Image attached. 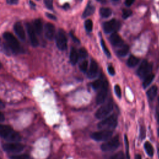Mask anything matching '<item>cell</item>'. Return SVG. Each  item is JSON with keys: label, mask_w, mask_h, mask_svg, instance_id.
I'll return each mask as SVG.
<instances>
[{"label": "cell", "mask_w": 159, "mask_h": 159, "mask_svg": "<svg viewBox=\"0 0 159 159\" xmlns=\"http://www.w3.org/2000/svg\"><path fill=\"white\" fill-rule=\"evenodd\" d=\"M113 1H118V0H113Z\"/></svg>", "instance_id": "f5cc1de1"}, {"label": "cell", "mask_w": 159, "mask_h": 159, "mask_svg": "<svg viewBox=\"0 0 159 159\" xmlns=\"http://www.w3.org/2000/svg\"><path fill=\"white\" fill-rule=\"evenodd\" d=\"M114 91H115V93L116 94V96H117L119 98H121V96H122L121 89V87H120L119 85H118V84H116V85H115Z\"/></svg>", "instance_id": "e575fe53"}, {"label": "cell", "mask_w": 159, "mask_h": 159, "mask_svg": "<svg viewBox=\"0 0 159 159\" xmlns=\"http://www.w3.org/2000/svg\"><path fill=\"white\" fill-rule=\"evenodd\" d=\"M113 109V105L111 102H109L99 108L95 113V117L98 119H104L110 114Z\"/></svg>", "instance_id": "8992f818"}, {"label": "cell", "mask_w": 159, "mask_h": 159, "mask_svg": "<svg viewBox=\"0 0 159 159\" xmlns=\"http://www.w3.org/2000/svg\"><path fill=\"white\" fill-rule=\"evenodd\" d=\"M26 29L28 34V36H29L30 42L32 44V45L34 47H37L39 45V41L37 38L36 37V31H35L33 26L31 25L29 23L26 24Z\"/></svg>", "instance_id": "7c38bea8"}, {"label": "cell", "mask_w": 159, "mask_h": 159, "mask_svg": "<svg viewBox=\"0 0 159 159\" xmlns=\"http://www.w3.org/2000/svg\"><path fill=\"white\" fill-rule=\"evenodd\" d=\"M158 121H159V116H158Z\"/></svg>", "instance_id": "db71d44e"}, {"label": "cell", "mask_w": 159, "mask_h": 159, "mask_svg": "<svg viewBox=\"0 0 159 159\" xmlns=\"http://www.w3.org/2000/svg\"><path fill=\"white\" fill-rule=\"evenodd\" d=\"M79 55L80 58L82 59H84L86 58L87 55H88V52L86 51V50L84 48H81L79 51Z\"/></svg>", "instance_id": "d6a6232c"}, {"label": "cell", "mask_w": 159, "mask_h": 159, "mask_svg": "<svg viewBox=\"0 0 159 159\" xmlns=\"http://www.w3.org/2000/svg\"><path fill=\"white\" fill-rule=\"evenodd\" d=\"M135 159H142V157L140 154H137L135 156Z\"/></svg>", "instance_id": "ee69618b"}, {"label": "cell", "mask_w": 159, "mask_h": 159, "mask_svg": "<svg viewBox=\"0 0 159 159\" xmlns=\"http://www.w3.org/2000/svg\"><path fill=\"white\" fill-rule=\"evenodd\" d=\"M157 91H158L157 86L155 85L152 86L149 88V90L147 91V96L149 97V98L150 99V100H154V99L157 96Z\"/></svg>", "instance_id": "ffe728a7"}, {"label": "cell", "mask_w": 159, "mask_h": 159, "mask_svg": "<svg viewBox=\"0 0 159 159\" xmlns=\"http://www.w3.org/2000/svg\"><path fill=\"white\" fill-rule=\"evenodd\" d=\"M111 130H101V131L93 132L91 135V137L96 141H105L109 139L112 135Z\"/></svg>", "instance_id": "9c48e42d"}, {"label": "cell", "mask_w": 159, "mask_h": 159, "mask_svg": "<svg viewBox=\"0 0 159 159\" xmlns=\"http://www.w3.org/2000/svg\"><path fill=\"white\" fill-rule=\"evenodd\" d=\"M132 14V12L130 10L124 9L122 10V16L123 17V19H127V18H128L129 17L131 16Z\"/></svg>", "instance_id": "1f68e13d"}, {"label": "cell", "mask_w": 159, "mask_h": 159, "mask_svg": "<svg viewBox=\"0 0 159 159\" xmlns=\"http://www.w3.org/2000/svg\"><path fill=\"white\" fill-rule=\"evenodd\" d=\"M11 159H33L28 154H21V155H12L11 157Z\"/></svg>", "instance_id": "484cf974"}, {"label": "cell", "mask_w": 159, "mask_h": 159, "mask_svg": "<svg viewBox=\"0 0 159 159\" xmlns=\"http://www.w3.org/2000/svg\"><path fill=\"white\" fill-rule=\"evenodd\" d=\"M103 27L106 33H114L120 29L121 23L117 20L112 19L104 23Z\"/></svg>", "instance_id": "ba28073f"}, {"label": "cell", "mask_w": 159, "mask_h": 159, "mask_svg": "<svg viewBox=\"0 0 159 159\" xmlns=\"http://www.w3.org/2000/svg\"><path fill=\"white\" fill-rule=\"evenodd\" d=\"M117 117L115 114H112L105 118L98 123V128L101 130H111L114 129L118 124Z\"/></svg>", "instance_id": "3957f363"}, {"label": "cell", "mask_w": 159, "mask_h": 159, "mask_svg": "<svg viewBox=\"0 0 159 159\" xmlns=\"http://www.w3.org/2000/svg\"><path fill=\"white\" fill-rule=\"evenodd\" d=\"M5 118L4 114L1 112H0V122H3L5 121Z\"/></svg>", "instance_id": "b9f144b4"}, {"label": "cell", "mask_w": 159, "mask_h": 159, "mask_svg": "<svg viewBox=\"0 0 159 159\" xmlns=\"http://www.w3.org/2000/svg\"><path fill=\"white\" fill-rule=\"evenodd\" d=\"M3 149L5 151H6L7 152L18 153L24 150V146L22 144H20L18 142H10L3 144Z\"/></svg>", "instance_id": "52a82bcc"}, {"label": "cell", "mask_w": 159, "mask_h": 159, "mask_svg": "<svg viewBox=\"0 0 159 159\" xmlns=\"http://www.w3.org/2000/svg\"><path fill=\"white\" fill-rule=\"evenodd\" d=\"M110 41L111 44L116 47H121L124 44L122 39L116 33H112L110 36Z\"/></svg>", "instance_id": "2e32d148"}, {"label": "cell", "mask_w": 159, "mask_h": 159, "mask_svg": "<svg viewBox=\"0 0 159 159\" xmlns=\"http://www.w3.org/2000/svg\"><path fill=\"white\" fill-rule=\"evenodd\" d=\"M119 146V139L118 136H116L113 138L103 143L101 146V149L103 152H110L115 150Z\"/></svg>", "instance_id": "277c9868"}, {"label": "cell", "mask_w": 159, "mask_h": 159, "mask_svg": "<svg viewBox=\"0 0 159 159\" xmlns=\"http://www.w3.org/2000/svg\"><path fill=\"white\" fill-rule=\"evenodd\" d=\"M84 27L85 29L88 32L92 31L93 29V22L90 19L86 20L85 23H84Z\"/></svg>", "instance_id": "f546056e"}, {"label": "cell", "mask_w": 159, "mask_h": 159, "mask_svg": "<svg viewBox=\"0 0 159 159\" xmlns=\"http://www.w3.org/2000/svg\"><path fill=\"white\" fill-rule=\"evenodd\" d=\"M14 31H15L17 36L19 37V39L21 41H25L26 39V34L22 24L19 22H17L15 24L14 26Z\"/></svg>", "instance_id": "5bb4252c"}, {"label": "cell", "mask_w": 159, "mask_h": 159, "mask_svg": "<svg viewBox=\"0 0 159 159\" xmlns=\"http://www.w3.org/2000/svg\"><path fill=\"white\" fill-rule=\"evenodd\" d=\"M98 65L97 62L93 60L91 62V64L90 66L89 70L88 72V77L89 79H94L96 77L98 73Z\"/></svg>", "instance_id": "9a60e30c"}, {"label": "cell", "mask_w": 159, "mask_h": 159, "mask_svg": "<svg viewBox=\"0 0 159 159\" xmlns=\"http://www.w3.org/2000/svg\"><path fill=\"white\" fill-rule=\"evenodd\" d=\"M96 1H99V2H103L104 0H96Z\"/></svg>", "instance_id": "c3c4849f"}, {"label": "cell", "mask_w": 159, "mask_h": 159, "mask_svg": "<svg viewBox=\"0 0 159 159\" xmlns=\"http://www.w3.org/2000/svg\"><path fill=\"white\" fill-rule=\"evenodd\" d=\"M146 129L144 128L143 126H141L140 128V139L143 140L145 138H146Z\"/></svg>", "instance_id": "8d00e7d4"}, {"label": "cell", "mask_w": 159, "mask_h": 159, "mask_svg": "<svg viewBox=\"0 0 159 159\" xmlns=\"http://www.w3.org/2000/svg\"><path fill=\"white\" fill-rule=\"evenodd\" d=\"M155 75L152 73H150L149 75H148L146 77L144 78V80L142 83V85L144 88H146L147 87L149 86L151 83L153 82V80L154 79Z\"/></svg>", "instance_id": "7402d4cb"}, {"label": "cell", "mask_w": 159, "mask_h": 159, "mask_svg": "<svg viewBox=\"0 0 159 159\" xmlns=\"http://www.w3.org/2000/svg\"><path fill=\"white\" fill-rule=\"evenodd\" d=\"M121 48L118 51V54L120 57H124L128 54L129 51V47L128 45H123Z\"/></svg>", "instance_id": "d4e9b609"}, {"label": "cell", "mask_w": 159, "mask_h": 159, "mask_svg": "<svg viewBox=\"0 0 159 159\" xmlns=\"http://www.w3.org/2000/svg\"><path fill=\"white\" fill-rule=\"evenodd\" d=\"M57 46L61 51H65L67 48V39L65 32L62 29H59L55 36Z\"/></svg>", "instance_id": "5b68a950"}, {"label": "cell", "mask_w": 159, "mask_h": 159, "mask_svg": "<svg viewBox=\"0 0 159 159\" xmlns=\"http://www.w3.org/2000/svg\"><path fill=\"white\" fill-rule=\"evenodd\" d=\"M124 143L126 146V158L127 159H130V155H129V141L128 139V136L126 135L124 136Z\"/></svg>", "instance_id": "83f0119b"}, {"label": "cell", "mask_w": 159, "mask_h": 159, "mask_svg": "<svg viewBox=\"0 0 159 159\" xmlns=\"http://www.w3.org/2000/svg\"><path fill=\"white\" fill-rule=\"evenodd\" d=\"M3 38L6 42L8 47L14 54H19L22 51L19 41L11 33H5L3 34Z\"/></svg>", "instance_id": "7a4b0ae2"}, {"label": "cell", "mask_w": 159, "mask_h": 159, "mask_svg": "<svg viewBox=\"0 0 159 159\" xmlns=\"http://www.w3.org/2000/svg\"><path fill=\"white\" fill-rule=\"evenodd\" d=\"M100 14L101 17H104V18H107L111 15L112 11L110 8H101L100 10Z\"/></svg>", "instance_id": "cb8c5ba5"}, {"label": "cell", "mask_w": 159, "mask_h": 159, "mask_svg": "<svg viewBox=\"0 0 159 159\" xmlns=\"http://www.w3.org/2000/svg\"><path fill=\"white\" fill-rule=\"evenodd\" d=\"M45 36L48 40L52 41L55 37V27L52 23H47L44 27Z\"/></svg>", "instance_id": "4fadbf2b"}, {"label": "cell", "mask_w": 159, "mask_h": 159, "mask_svg": "<svg viewBox=\"0 0 159 159\" xmlns=\"http://www.w3.org/2000/svg\"><path fill=\"white\" fill-rule=\"evenodd\" d=\"M53 1L54 0H44V4L49 9L52 10L53 9Z\"/></svg>", "instance_id": "d590c367"}, {"label": "cell", "mask_w": 159, "mask_h": 159, "mask_svg": "<svg viewBox=\"0 0 159 159\" xmlns=\"http://www.w3.org/2000/svg\"><path fill=\"white\" fill-rule=\"evenodd\" d=\"M94 10H95V8L93 5L88 4L86 6V8H85V9H84V12L83 13V18H85V17H86L88 16H90L91 15H93L94 12Z\"/></svg>", "instance_id": "ac0fdd59"}, {"label": "cell", "mask_w": 159, "mask_h": 159, "mask_svg": "<svg viewBox=\"0 0 159 159\" xmlns=\"http://www.w3.org/2000/svg\"><path fill=\"white\" fill-rule=\"evenodd\" d=\"M135 1V0H126L125 1V5L126 6H130Z\"/></svg>", "instance_id": "ab89813d"}, {"label": "cell", "mask_w": 159, "mask_h": 159, "mask_svg": "<svg viewBox=\"0 0 159 159\" xmlns=\"http://www.w3.org/2000/svg\"><path fill=\"white\" fill-rule=\"evenodd\" d=\"M1 68V63H0V69Z\"/></svg>", "instance_id": "681fc988"}, {"label": "cell", "mask_w": 159, "mask_h": 159, "mask_svg": "<svg viewBox=\"0 0 159 159\" xmlns=\"http://www.w3.org/2000/svg\"><path fill=\"white\" fill-rule=\"evenodd\" d=\"M46 15H47V16L48 17H49V18H50V19H54V20H55V19H56V17H55L54 15H51V14H49V13H47Z\"/></svg>", "instance_id": "60d3db41"}, {"label": "cell", "mask_w": 159, "mask_h": 159, "mask_svg": "<svg viewBox=\"0 0 159 159\" xmlns=\"http://www.w3.org/2000/svg\"><path fill=\"white\" fill-rule=\"evenodd\" d=\"M144 149L146 150V153L150 157H153L154 154V150L153 146L149 142H146L144 144Z\"/></svg>", "instance_id": "603a6c76"}, {"label": "cell", "mask_w": 159, "mask_h": 159, "mask_svg": "<svg viewBox=\"0 0 159 159\" xmlns=\"http://www.w3.org/2000/svg\"><path fill=\"white\" fill-rule=\"evenodd\" d=\"M63 8H64L65 9H67L69 8V4H65L64 6H63Z\"/></svg>", "instance_id": "f6af8a7d"}, {"label": "cell", "mask_w": 159, "mask_h": 159, "mask_svg": "<svg viewBox=\"0 0 159 159\" xmlns=\"http://www.w3.org/2000/svg\"><path fill=\"white\" fill-rule=\"evenodd\" d=\"M139 62V59L138 58L134 55H131L129 57L128 61H127V65H128V67L132 68V67H136L137 64H138Z\"/></svg>", "instance_id": "44dd1931"}, {"label": "cell", "mask_w": 159, "mask_h": 159, "mask_svg": "<svg viewBox=\"0 0 159 159\" xmlns=\"http://www.w3.org/2000/svg\"><path fill=\"white\" fill-rule=\"evenodd\" d=\"M0 137L8 142H17L21 139L19 134L15 131L11 127L3 124H0Z\"/></svg>", "instance_id": "6da1fadb"}, {"label": "cell", "mask_w": 159, "mask_h": 159, "mask_svg": "<svg viewBox=\"0 0 159 159\" xmlns=\"http://www.w3.org/2000/svg\"><path fill=\"white\" fill-rule=\"evenodd\" d=\"M108 71L109 72V73L111 75H114L116 72H115V70L114 69V67H113L112 65H109L108 67Z\"/></svg>", "instance_id": "74e56055"}, {"label": "cell", "mask_w": 159, "mask_h": 159, "mask_svg": "<svg viewBox=\"0 0 159 159\" xmlns=\"http://www.w3.org/2000/svg\"><path fill=\"white\" fill-rule=\"evenodd\" d=\"M34 29L36 33L39 35L41 34L42 32V21L39 19H36L34 21Z\"/></svg>", "instance_id": "d6986e66"}, {"label": "cell", "mask_w": 159, "mask_h": 159, "mask_svg": "<svg viewBox=\"0 0 159 159\" xmlns=\"http://www.w3.org/2000/svg\"><path fill=\"white\" fill-rule=\"evenodd\" d=\"M101 44L102 49H103V50L104 52L105 53V54L106 55V56L108 57H111L110 52H109V51L108 50V49L106 47V45L105 42H104V41L103 39H101Z\"/></svg>", "instance_id": "f1b7e54d"}, {"label": "cell", "mask_w": 159, "mask_h": 159, "mask_svg": "<svg viewBox=\"0 0 159 159\" xmlns=\"http://www.w3.org/2000/svg\"><path fill=\"white\" fill-rule=\"evenodd\" d=\"M108 82H106V81L103 82V83L102 84V86L100 88V90L98 92L96 96V101L98 104H101L104 102L108 94Z\"/></svg>", "instance_id": "8fae6325"}, {"label": "cell", "mask_w": 159, "mask_h": 159, "mask_svg": "<svg viewBox=\"0 0 159 159\" xmlns=\"http://www.w3.org/2000/svg\"><path fill=\"white\" fill-rule=\"evenodd\" d=\"M152 70V65L147 61H143L137 70V75L140 78H145L150 73Z\"/></svg>", "instance_id": "30bf717a"}, {"label": "cell", "mask_w": 159, "mask_h": 159, "mask_svg": "<svg viewBox=\"0 0 159 159\" xmlns=\"http://www.w3.org/2000/svg\"><path fill=\"white\" fill-rule=\"evenodd\" d=\"M30 4L31 5V6H33V7H35V6H36V5H35L33 1H30Z\"/></svg>", "instance_id": "7dc6e473"}, {"label": "cell", "mask_w": 159, "mask_h": 159, "mask_svg": "<svg viewBox=\"0 0 159 159\" xmlns=\"http://www.w3.org/2000/svg\"><path fill=\"white\" fill-rule=\"evenodd\" d=\"M103 82L101 79L96 80L92 83V87L94 90L100 89V88L102 86V84H103Z\"/></svg>", "instance_id": "4316f807"}, {"label": "cell", "mask_w": 159, "mask_h": 159, "mask_svg": "<svg viewBox=\"0 0 159 159\" xmlns=\"http://www.w3.org/2000/svg\"><path fill=\"white\" fill-rule=\"evenodd\" d=\"M88 67V62L87 61H84L80 65V69L82 72H86Z\"/></svg>", "instance_id": "4dcf8cb0"}, {"label": "cell", "mask_w": 159, "mask_h": 159, "mask_svg": "<svg viewBox=\"0 0 159 159\" xmlns=\"http://www.w3.org/2000/svg\"><path fill=\"white\" fill-rule=\"evenodd\" d=\"M79 53L77 52V51H76V49L75 48H73V47L72 48L71 51H70V62H71V63L73 65H75L77 63L78 61H79Z\"/></svg>", "instance_id": "e0dca14e"}, {"label": "cell", "mask_w": 159, "mask_h": 159, "mask_svg": "<svg viewBox=\"0 0 159 159\" xmlns=\"http://www.w3.org/2000/svg\"><path fill=\"white\" fill-rule=\"evenodd\" d=\"M3 107H4V104H3L2 102L0 101V108H3Z\"/></svg>", "instance_id": "bcb514c9"}, {"label": "cell", "mask_w": 159, "mask_h": 159, "mask_svg": "<svg viewBox=\"0 0 159 159\" xmlns=\"http://www.w3.org/2000/svg\"><path fill=\"white\" fill-rule=\"evenodd\" d=\"M19 0H6V2L9 5H16L18 3Z\"/></svg>", "instance_id": "f35d334b"}, {"label": "cell", "mask_w": 159, "mask_h": 159, "mask_svg": "<svg viewBox=\"0 0 159 159\" xmlns=\"http://www.w3.org/2000/svg\"><path fill=\"white\" fill-rule=\"evenodd\" d=\"M158 136H159V128L158 129Z\"/></svg>", "instance_id": "f907efd6"}, {"label": "cell", "mask_w": 159, "mask_h": 159, "mask_svg": "<svg viewBox=\"0 0 159 159\" xmlns=\"http://www.w3.org/2000/svg\"><path fill=\"white\" fill-rule=\"evenodd\" d=\"M110 159H124V155L122 152H119L111 156Z\"/></svg>", "instance_id": "836d02e7"}, {"label": "cell", "mask_w": 159, "mask_h": 159, "mask_svg": "<svg viewBox=\"0 0 159 159\" xmlns=\"http://www.w3.org/2000/svg\"><path fill=\"white\" fill-rule=\"evenodd\" d=\"M158 103H159V96H158Z\"/></svg>", "instance_id": "816d5d0a"}, {"label": "cell", "mask_w": 159, "mask_h": 159, "mask_svg": "<svg viewBox=\"0 0 159 159\" xmlns=\"http://www.w3.org/2000/svg\"><path fill=\"white\" fill-rule=\"evenodd\" d=\"M71 36H72V39H73L74 41H75V42H79V41L78 40V39H77L75 36H73V34H71Z\"/></svg>", "instance_id": "7bdbcfd3"}]
</instances>
